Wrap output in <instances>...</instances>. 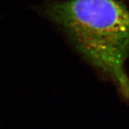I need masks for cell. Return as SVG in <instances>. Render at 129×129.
Instances as JSON below:
<instances>
[{"mask_svg": "<svg viewBox=\"0 0 129 129\" xmlns=\"http://www.w3.org/2000/svg\"><path fill=\"white\" fill-rule=\"evenodd\" d=\"M45 13L70 45L100 77L129 102V8L123 0H62L50 2Z\"/></svg>", "mask_w": 129, "mask_h": 129, "instance_id": "6da1fadb", "label": "cell"}]
</instances>
